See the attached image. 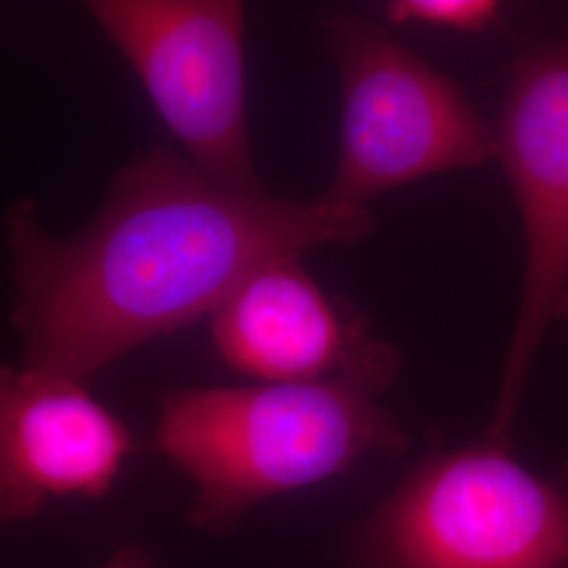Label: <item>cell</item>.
Returning a JSON list of instances; mask_svg holds the SVG:
<instances>
[{
	"instance_id": "6da1fadb",
	"label": "cell",
	"mask_w": 568,
	"mask_h": 568,
	"mask_svg": "<svg viewBox=\"0 0 568 568\" xmlns=\"http://www.w3.org/2000/svg\"><path fill=\"white\" fill-rule=\"evenodd\" d=\"M373 230L368 209L232 192L154 143L122 164L102 209L65 239L44 230L30 199L7 211L23 365L87 384L211 316L253 270Z\"/></svg>"
},
{
	"instance_id": "7a4b0ae2",
	"label": "cell",
	"mask_w": 568,
	"mask_h": 568,
	"mask_svg": "<svg viewBox=\"0 0 568 568\" xmlns=\"http://www.w3.org/2000/svg\"><path fill=\"white\" fill-rule=\"evenodd\" d=\"M384 389L365 375L190 387L164 396L154 440L196 487L192 520L220 532L270 497L344 474L368 453L405 447L377 405Z\"/></svg>"
},
{
	"instance_id": "3957f363",
	"label": "cell",
	"mask_w": 568,
	"mask_h": 568,
	"mask_svg": "<svg viewBox=\"0 0 568 568\" xmlns=\"http://www.w3.org/2000/svg\"><path fill=\"white\" fill-rule=\"evenodd\" d=\"M508 440L417 467L366 527L373 568H568V462L535 476Z\"/></svg>"
},
{
	"instance_id": "277c9868",
	"label": "cell",
	"mask_w": 568,
	"mask_h": 568,
	"mask_svg": "<svg viewBox=\"0 0 568 568\" xmlns=\"http://www.w3.org/2000/svg\"><path fill=\"white\" fill-rule=\"evenodd\" d=\"M342 74V143L323 201L368 209L384 192L497 156L495 131L464 91L384 28L333 16Z\"/></svg>"
},
{
	"instance_id": "5b68a950",
	"label": "cell",
	"mask_w": 568,
	"mask_h": 568,
	"mask_svg": "<svg viewBox=\"0 0 568 568\" xmlns=\"http://www.w3.org/2000/svg\"><path fill=\"white\" fill-rule=\"evenodd\" d=\"M159 116L209 180L265 194L246 119L244 11L236 0H91Z\"/></svg>"
},
{
	"instance_id": "8992f818",
	"label": "cell",
	"mask_w": 568,
	"mask_h": 568,
	"mask_svg": "<svg viewBox=\"0 0 568 568\" xmlns=\"http://www.w3.org/2000/svg\"><path fill=\"white\" fill-rule=\"evenodd\" d=\"M525 234V281L493 429L511 432L530 366L568 284V32L514 61L495 129Z\"/></svg>"
},
{
	"instance_id": "52a82bcc",
	"label": "cell",
	"mask_w": 568,
	"mask_h": 568,
	"mask_svg": "<svg viewBox=\"0 0 568 568\" xmlns=\"http://www.w3.org/2000/svg\"><path fill=\"white\" fill-rule=\"evenodd\" d=\"M131 450L129 427L87 384L0 365V525L61 499H102Z\"/></svg>"
},
{
	"instance_id": "ba28073f",
	"label": "cell",
	"mask_w": 568,
	"mask_h": 568,
	"mask_svg": "<svg viewBox=\"0 0 568 568\" xmlns=\"http://www.w3.org/2000/svg\"><path fill=\"white\" fill-rule=\"evenodd\" d=\"M211 333L225 365L257 384L365 375L387 386L398 366L392 347L366 339L300 257L253 270L215 307Z\"/></svg>"
},
{
	"instance_id": "9c48e42d",
	"label": "cell",
	"mask_w": 568,
	"mask_h": 568,
	"mask_svg": "<svg viewBox=\"0 0 568 568\" xmlns=\"http://www.w3.org/2000/svg\"><path fill=\"white\" fill-rule=\"evenodd\" d=\"M499 11L495 0H394L386 7V18L396 26L478 34L499 20Z\"/></svg>"
},
{
	"instance_id": "30bf717a",
	"label": "cell",
	"mask_w": 568,
	"mask_h": 568,
	"mask_svg": "<svg viewBox=\"0 0 568 568\" xmlns=\"http://www.w3.org/2000/svg\"><path fill=\"white\" fill-rule=\"evenodd\" d=\"M103 568H152L148 556L140 549H121L119 554L112 556V560Z\"/></svg>"
},
{
	"instance_id": "8fae6325",
	"label": "cell",
	"mask_w": 568,
	"mask_h": 568,
	"mask_svg": "<svg viewBox=\"0 0 568 568\" xmlns=\"http://www.w3.org/2000/svg\"><path fill=\"white\" fill-rule=\"evenodd\" d=\"M554 321H568V284L554 310Z\"/></svg>"
}]
</instances>
